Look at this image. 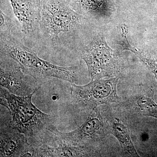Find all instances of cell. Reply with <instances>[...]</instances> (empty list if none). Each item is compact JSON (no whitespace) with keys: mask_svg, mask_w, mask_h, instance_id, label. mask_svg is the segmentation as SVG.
Wrapping results in <instances>:
<instances>
[{"mask_svg":"<svg viewBox=\"0 0 157 157\" xmlns=\"http://www.w3.org/2000/svg\"><path fill=\"white\" fill-rule=\"evenodd\" d=\"M34 94L21 97L1 86L0 102L11 112L12 125L35 147L53 137L57 129L56 117L42 112L33 104Z\"/></svg>","mask_w":157,"mask_h":157,"instance_id":"obj_1","label":"cell"},{"mask_svg":"<svg viewBox=\"0 0 157 157\" xmlns=\"http://www.w3.org/2000/svg\"><path fill=\"white\" fill-rule=\"evenodd\" d=\"M86 20L66 0H42L39 36L51 48H69L76 31Z\"/></svg>","mask_w":157,"mask_h":157,"instance_id":"obj_2","label":"cell"},{"mask_svg":"<svg viewBox=\"0 0 157 157\" xmlns=\"http://www.w3.org/2000/svg\"><path fill=\"white\" fill-rule=\"evenodd\" d=\"M1 53L11 57L19 64L24 73L39 82L54 77L75 83L78 81V67H60L40 58L37 53L11 36L0 35Z\"/></svg>","mask_w":157,"mask_h":157,"instance_id":"obj_3","label":"cell"},{"mask_svg":"<svg viewBox=\"0 0 157 157\" xmlns=\"http://www.w3.org/2000/svg\"><path fill=\"white\" fill-rule=\"evenodd\" d=\"M82 58L87 66L92 80L117 76L121 67L116 52L107 45L104 34L98 33L82 48Z\"/></svg>","mask_w":157,"mask_h":157,"instance_id":"obj_4","label":"cell"},{"mask_svg":"<svg viewBox=\"0 0 157 157\" xmlns=\"http://www.w3.org/2000/svg\"><path fill=\"white\" fill-rule=\"evenodd\" d=\"M118 76L108 79H97L86 85L72 83L70 87L73 103L82 109L90 111L102 104L119 103L117 85Z\"/></svg>","mask_w":157,"mask_h":157,"instance_id":"obj_5","label":"cell"},{"mask_svg":"<svg viewBox=\"0 0 157 157\" xmlns=\"http://www.w3.org/2000/svg\"><path fill=\"white\" fill-rule=\"evenodd\" d=\"M39 82L24 73L19 64L11 57L1 53L0 85L15 95L25 97L35 94Z\"/></svg>","mask_w":157,"mask_h":157,"instance_id":"obj_6","label":"cell"},{"mask_svg":"<svg viewBox=\"0 0 157 157\" xmlns=\"http://www.w3.org/2000/svg\"><path fill=\"white\" fill-rule=\"evenodd\" d=\"M105 131L104 120L97 107L90 111L87 119L77 129L68 132H60L57 129L55 135L72 145L95 150L96 145L104 137Z\"/></svg>","mask_w":157,"mask_h":157,"instance_id":"obj_7","label":"cell"},{"mask_svg":"<svg viewBox=\"0 0 157 157\" xmlns=\"http://www.w3.org/2000/svg\"><path fill=\"white\" fill-rule=\"evenodd\" d=\"M0 157H36L33 147L25 135L15 128L11 121L1 117Z\"/></svg>","mask_w":157,"mask_h":157,"instance_id":"obj_8","label":"cell"},{"mask_svg":"<svg viewBox=\"0 0 157 157\" xmlns=\"http://www.w3.org/2000/svg\"><path fill=\"white\" fill-rule=\"evenodd\" d=\"M23 33L29 36H39L42 0H9Z\"/></svg>","mask_w":157,"mask_h":157,"instance_id":"obj_9","label":"cell"},{"mask_svg":"<svg viewBox=\"0 0 157 157\" xmlns=\"http://www.w3.org/2000/svg\"><path fill=\"white\" fill-rule=\"evenodd\" d=\"M36 157H87L95 155V150L67 143L55 135L46 142L33 147Z\"/></svg>","mask_w":157,"mask_h":157,"instance_id":"obj_10","label":"cell"},{"mask_svg":"<svg viewBox=\"0 0 157 157\" xmlns=\"http://www.w3.org/2000/svg\"><path fill=\"white\" fill-rule=\"evenodd\" d=\"M70 7L78 14L95 17H107L115 11L112 0H68Z\"/></svg>","mask_w":157,"mask_h":157,"instance_id":"obj_11","label":"cell"},{"mask_svg":"<svg viewBox=\"0 0 157 157\" xmlns=\"http://www.w3.org/2000/svg\"><path fill=\"white\" fill-rule=\"evenodd\" d=\"M110 133L117 139L125 154L139 156L132 142L128 125L120 119L115 118L110 125Z\"/></svg>","mask_w":157,"mask_h":157,"instance_id":"obj_12","label":"cell"},{"mask_svg":"<svg viewBox=\"0 0 157 157\" xmlns=\"http://www.w3.org/2000/svg\"><path fill=\"white\" fill-rule=\"evenodd\" d=\"M137 105L139 111L143 115L157 118V105L151 98L140 96L137 99Z\"/></svg>","mask_w":157,"mask_h":157,"instance_id":"obj_13","label":"cell"},{"mask_svg":"<svg viewBox=\"0 0 157 157\" xmlns=\"http://www.w3.org/2000/svg\"><path fill=\"white\" fill-rule=\"evenodd\" d=\"M12 28V23L11 19L4 12L2 9L0 11V35L11 34Z\"/></svg>","mask_w":157,"mask_h":157,"instance_id":"obj_14","label":"cell"},{"mask_svg":"<svg viewBox=\"0 0 157 157\" xmlns=\"http://www.w3.org/2000/svg\"><path fill=\"white\" fill-rule=\"evenodd\" d=\"M66 1H67V2H68V0H66Z\"/></svg>","mask_w":157,"mask_h":157,"instance_id":"obj_15","label":"cell"}]
</instances>
